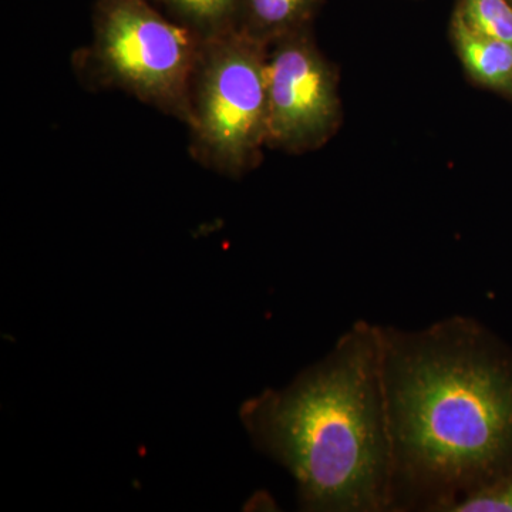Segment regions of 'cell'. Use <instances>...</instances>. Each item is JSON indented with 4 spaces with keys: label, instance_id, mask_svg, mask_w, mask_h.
<instances>
[{
    "label": "cell",
    "instance_id": "cell-7",
    "mask_svg": "<svg viewBox=\"0 0 512 512\" xmlns=\"http://www.w3.org/2000/svg\"><path fill=\"white\" fill-rule=\"evenodd\" d=\"M323 2L325 0H241L238 29L271 46L282 37L312 28Z\"/></svg>",
    "mask_w": 512,
    "mask_h": 512
},
{
    "label": "cell",
    "instance_id": "cell-5",
    "mask_svg": "<svg viewBox=\"0 0 512 512\" xmlns=\"http://www.w3.org/2000/svg\"><path fill=\"white\" fill-rule=\"evenodd\" d=\"M266 147L302 154L325 146L342 123L339 76L316 46L312 28L269 46Z\"/></svg>",
    "mask_w": 512,
    "mask_h": 512
},
{
    "label": "cell",
    "instance_id": "cell-3",
    "mask_svg": "<svg viewBox=\"0 0 512 512\" xmlns=\"http://www.w3.org/2000/svg\"><path fill=\"white\" fill-rule=\"evenodd\" d=\"M201 43L147 0H96L92 42L74 53L73 69L87 89L121 90L187 126Z\"/></svg>",
    "mask_w": 512,
    "mask_h": 512
},
{
    "label": "cell",
    "instance_id": "cell-4",
    "mask_svg": "<svg viewBox=\"0 0 512 512\" xmlns=\"http://www.w3.org/2000/svg\"><path fill=\"white\" fill-rule=\"evenodd\" d=\"M269 46L242 30L202 39L190 93V154L239 178L262 161L268 130Z\"/></svg>",
    "mask_w": 512,
    "mask_h": 512
},
{
    "label": "cell",
    "instance_id": "cell-9",
    "mask_svg": "<svg viewBox=\"0 0 512 512\" xmlns=\"http://www.w3.org/2000/svg\"><path fill=\"white\" fill-rule=\"evenodd\" d=\"M456 10L471 29L512 45V6L508 0H458Z\"/></svg>",
    "mask_w": 512,
    "mask_h": 512
},
{
    "label": "cell",
    "instance_id": "cell-8",
    "mask_svg": "<svg viewBox=\"0 0 512 512\" xmlns=\"http://www.w3.org/2000/svg\"><path fill=\"white\" fill-rule=\"evenodd\" d=\"M177 22L201 39L222 35L238 28L241 0H161Z\"/></svg>",
    "mask_w": 512,
    "mask_h": 512
},
{
    "label": "cell",
    "instance_id": "cell-2",
    "mask_svg": "<svg viewBox=\"0 0 512 512\" xmlns=\"http://www.w3.org/2000/svg\"><path fill=\"white\" fill-rule=\"evenodd\" d=\"M241 419L256 447L295 478L306 510L393 505L382 329L357 323L291 386L245 403Z\"/></svg>",
    "mask_w": 512,
    "mask_h": 512
},
{
    "label": "cell",
    "instance_id": "cell-11",
    "mask_svg": "<svg viewBox=\"0 0 512 512\" xmlns=\"http://www.w3.org/2000/svg\"><path fill=\"white\" fill-rule=\"evenodd\" d=\"M508 3H510V5L512 6V0H508Z\"/></svg>",
    "mask_w": 512,
    "mask_h": 512
},
{
    "label": "cell",
    "instance_id": "cell-6",
    "mask_svg": "<svg viewBox=\"0 0 512 512\" xmlns=\"http://www.w3.org/2000/svg\"><path fill=\"white\" fill-rule=\"evenodd\" d=\"M450 35L468 77L512 99V45L471 29L456 9L451 16Z\"/></svg>",
    "mask_w": 512,
    "mask_h": 512
},
{
    "label": "cell",
    "instance_id": "cell-10",
    "mask_svg": "<svg viewBox=\"0 0 512 512\" xmlns=\"http://www.w3.org/2000/svg\"><path fill=\"white\" fill-rule=\"evenodd\" d=\"M447 511L512 512V477L500 483L485 485L476 493L451 505Z\"/></svg>",
    "mask_w": 512,
    "mask_h": 512
},
{
    "label": "cell",
    "instance_id": "cell-1",
    "mask_svg": "<svg viewBox=\"0 0 512 512\" xmlns=\"http://www.w3.org/2000/svg\"><path fill=\"white\" fill-rule=\"evenodd\" d=\"M382 336L394 498L407 491L447 511L512 446V375L464 319Z\"/></svg>",
    "mask_w": 512,
    "mask_h": 512
}]
</instances>
